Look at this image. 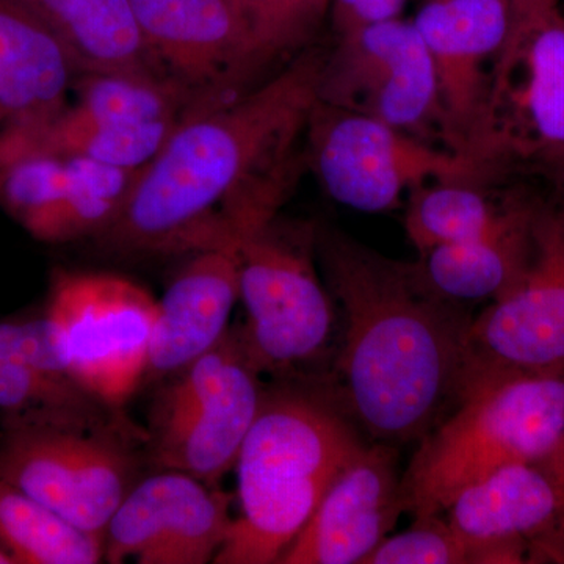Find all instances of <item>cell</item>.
<instances>
[{
  "label": "cell",
  "mask_w": 564,
  "mask_h": 564,
  "mask_svg": "<svg viewBox=\"0 0 564 564\" xmlns=\"http://www.w3.org/2000/svg\"><path fill=\"white\" fill-rule=\"evenodd\" d=\"M326 52L307 50L272 79L188 113L140 170L102 242L126 252H192L251 210H280L299 172Z\"/></svg>",
  "instance_id": "1"
},
{
  "label": "cell",
  "mask_w": 564,
  "mask_h": 564,
  "mask_svg": "<svg viewBox=\"0 0 564 564\" xmlns=\"http://www.w3.org/2000/svg\"><path fill=\"white\" fill-rule=\"evenodd\" d=\"M317 258L344 317L333 397L375 443L419 441L458 404L467 306L433 291L417 262L317 228Z\"/></svg>",
  "instance_id": "2"
},
{
  "label": "cell",
  "mask_w": 564,
  "mask_h": 564,
  "mask_svg": "<svg viewBox=\"0 0 564 564\" xmlns=\"http://www.w3.org/2000/svg\"><path fill=\"white\" fill-rule=\"evenodd\" d=\"M364 445L332 392L296 384L265 389L234 467L240 516L214 563H280Z\"/></svg>",
  "instance_id": "3"
},
{
  "label": "cell",
  "mask_w": 564,
  "mask_h": 564,
  "mask_svg": "<svg viewBox=\"0 0 564 564\" xmlns=\"http://www.w3.org/2000/svg\"><path fill=\"white\" fill-rule=\"evenodd\" d=\"M564 433V369L480 377L419 440L402 475L404 511L441 514L466 486L511 464L540 463Z\"/></svg>",
  "instance_id": "4"
},
{
  "label": "cell",
  "mask_w": 564,
  "mask_h": 564,
  "mask_svg": "<svg viewBox=\"0 0 564 564\" xmlns=\"http://www.w3.org/2000/svg\"><path fill=\"white\" fill-rule=\"evenodd\" d=\"M564 0H511L492 66L489 152L508 173L540 176L564 203Z\"/></svg>",
  "instance_id": "5"
},
{
  "label": "cell",
  "mask_w": 564,
  "mask_h": 564,
  "mask_svg": "<svg viewBox=\"0 0 564 564\" xmlns=\"http://www.w3.org/2000/svg\"><path fill=\"white\" fill-rule=\"evenodd\" d=\"M317 228L278 215L245 232L240 300L245 347L259 372L289 377L325 355L334 300L317 269Z\"/></svg>",
  "instance_id": "6"
},
{
  "label": "cell",
  "mask_w": 564,
  "mask_h": 564,
  "mask_svg": "<svg viewBox=\"0 0 564 564\" xmlns=\"http://www.w3.org/2000/svg\"><path fill=\"white\" fill-rule=\"evenodd\" d=\"M115 413L6 423L0 478L104 540L137 484L132 433Z\"/></svg>",
  "instance_id": "7"
},
{
  "label": "cell",
  "mask_w": 564,
  "mask_h": 564,
  "mask_svg": "<svg viewBox=\"0 0 564 564\" xmlns=\"http://www.w3.org/2000/svg\"><path fill=\"white\" fill-rule=\"evenodd\" d=\"M261 375L240 325L232 326L159 397L147 437L152 462L217 486L236 467L261 408Z\"/></svg>",
  "instance_id": "8"
},
{
  "label": "cell",
  "mask_w": 564,
  "mask_h": 564,
  "mask_svg": "<svg viewBox=\"0 0 564 564\" xmlns=\"http://www.w3.org/2000/svg\"><path fill=\"white\" fill-rule=\"evenodd\" d=\"M159 302L124 276L58 272L46 317L69 377L118 411L147 380Z\"/></svg>",
  "instance_id": "9"
},
{
  "label": "cell",
  "mask_w": 564,
  "mask_h": 564,
  "mask_svg": "<svg viewBox=\"0 0 564 564\" xmlns=\"http://www.w3.org/2000/svg\"><path fill=\"white\" fill-rule=\"evenodd\" d=\"M307 154L323 188L348 209H395L404 192L429 180H496L474 159L437 150L430 141L356 111L321 101L306 129Z\"/></svg>",
  "instance_id": "10"
},
{
  "label": "cell",
  "mask_w": 564,
  "mask_h": 564,
  "mask_svg": "<svg viewBox=\"0 0 564 564\" xmlns=\"http://www.w3.org/2000/svg\"><path fill=\"white\" fill-rule=\"evenodd\" d=\"M318 99L417 137L443 140L432 57L413 21L370 22L336 35Z\"/></svg>",
  "instance_id": "11"
},
{
  "label": "cell",
  "mask_w": 564,
  "mask_h": 564,
  "mask_svg": "<svg viewBox=\"0 0 564 564\" xmlns=\"http://www.w3.org/2000/svg\"><path fill=\"white\" fill-rule=\"evenodd\" d=\"M466 348L464 388L494 373L564 369V206L554 196L538 204L525 272L474 315Z\"/></svg>",
  "instance_id": "12"
},
{
  "label": "cell",
  "mask_w": 564,
  "mask_h": 564,
  "mask_svg": "<svg viewBox=\"0 0 564 564\" xmlns=\"http://www.w3.org/2000/svg\"><path fill=\"white\" fill-rule=\"evenodd\" d=\"M511 18V0H425L413 20L436 74L444 143L496 174L502 173L489 154V98Z\"/></svg>",
  "instance_id": "13"
},
{
  "label": "cell",
  "mask_w": 564,
  "mask_h": 564,
  "mask_svg": "<svg viewBox=\"0 0 564 564\" xmlns=\"http://www.w3.org/2000/svg\"><path fill=\"white\" fill-rule=\"evenodd\" d=\"M155 68L212 106L243 93L265 66L232 0H131Z\"/></svg>",
  "instance_id": "14"
},
{
  "label": "cell",
  "mask_w": 564,
  "mask_h": 564,
  "mask_svg": "<svg viewBox=\"0 0 564 564\" xmlns=\"http://www.w3.org/2000/svg\"><path fill=\"white\" fill-rule=\"evenodd\" d=\"M229 497L180 470L133 485L104 534V562L214 563L231 532Z\"/></svg>",
  "instance_id": "15"
},
{
  "label": "cell",
  "mask_w": 564,
  "mask_h": 564,
  "mask_svg": "<svg viewBox=\"0 0 564 564\" xmlns=\"http://www.w3.org/2000/svg\"><path fill=\"white\" fill-rule=\"evenodd\" d=\"M403 511L395 447L364 445L278 564H364Z\"/></svg>",
  "instance_id": "16"
},
{
  "label": "cell",
  "mask_w": 564,
  "mask_h": 564,
  "mask_svg": "<svg viewBox=\"0 0 564 564\" xmlns=\"http://www.w3.org/2000/svg\"><path fill=\"white\" fill-rule=\"evenodd\" d=\"M77 73L24 0H0V165L31 151L66 110Z\"/></svg>",
  "instance_id": "17"
},
{
  "label": "cell",
  "mask_w": 564,
  "mask_h": 564,
  "mask_svg": "<svg viewBox=\"0 0 564 564\" xmlns=\"http://www.w3.org/2000/svg\"><path fill=\"white\" fill-rule=\"evenodd\" d=\"M237 228L220 242L192 252L159 302L147 380L173 377L220 343L240 300L245 232Z\"/></svg>",
  "instance_id": "18"
},
{
  "label": "cell",
  "mask_w": 564,
  "mask_h": 564,
  "mask_svg": "<svg viewBox=\"0 0 564 564\" xmlns=\"http://www.w3.org/2000/svg\"><path fill=\"white\" fill-rule=\"evenodd\" d=\"M441 516L484 545L489 564L532 562L558 521V489L541 463L511 464L466 486Z\"/></svg>",
  "instance_id": "19"
},
{
  "label": "cell",
  "mask_w": 564,
  "mask_h": 564,
  "mask_svg": "<svg viewBox=\"0 0 564 564\" xmlns=\"http://www.w3.org/2000/svg\"><path fill=\"white\" fill-rule=\"evenodd\" d=\"M540 196L510 193L496 225L477 239L421 256L419 269L434 292L469 306L491 303L519 281L532 258L533 221Z\"/></svg>",
  "instance_id": "20"
},
{
  "label": "cell",
  "mask_w": 564,
  "mask_h": 564,
  "mask_svg": "<svg viewBox=\"0 0 564 564\" xmlns=\"http://www.w3.org/2000/svg\"><path fill=\"white\" fill-rule=\"evenodd\" d=\"M0 411L6 423L110 413L69 377L46 317L0 323Z\"/></svg>",
  "instance_id": "21"
},
{
  "label": "cell",
  "mask_w": 564,
  "mask_h": 564,
  "mask_svg": "<svg viewBox=\"0 0 564 564\" xmlns=\"http://www.w3.org/2000/svg\"><path fill=\"white\" fill-rule=\"evenodd\" d=\"M24 2L61 41L77 76L121 70L162 74L147 50L131 0Z\"/></svg>",
  "instance_id": "22"
},
{
  "label": "cell",
  "mask_w": 564,
  "mask_h": 564,
  "mask_svg": "<svg viewBox=\"0 0 564 564\" xmlns=\"http://www.w3.org/2000/svg\"><path fill=\"white\" fill-rule=\"evenodd\" d=\"M76 102L61 120L74 124H135L182 120L198 110L176 82L159 73L80 74L74 80Z\"/></svg>",
  "instance_id": "23"
},
{
  "label": "cell",
  "mask_w": 564,
  "mask_h": 564,
  "mask_svg": "<svg viewBox=\"0 0 564 564\" xmlns=\"http://www.w3.org/2000/svg\"><path fill=\"white\" fill-rule=\"evenodd\" d=\"M0 544L14 564H96L104 540L0 478Z\"/></svg>",
  "instance_id": "24"
},
{
  "label": "cell",
  "mask_w": 564,
  "mask_h": 564,
  "mask_svg": "<svg viewBox=\"0 0 564 564\" xmlns=\"http://www.w3.org/2000/svg\"><path fill=\"white\" fill-rule=\"evenodd\" d=\"M510 193L496 202L478 181H436L411 193L404 231L419 258L434 250L484 236L496 225Z\"/></svg>",
  "instance_id": "25"
},
{
  "label": "cell",
  "mask_w": 564,
  "mask_h": 564,
  "mask_svg": "<svg viewBox=\"0 0 564 564\" xmlns=\"http://www.w3.org/2000/svg\"><path fill=\"white\" fill-rule=\"evenodd\" d=\"M66 161L68 191L43 242L65 243L82 237L102 236L120 217L141 170L121 169L85 158H66Z\"/></svg>",
  "instance_id": "26"
},
{
  "label": "cell",
  "mask_w": 564,
  "mask_h": 564,
  "mask_svg": "<svg viewBox=\"0 0 564 564\" xmlns=\"http://www.w3.org/2000/svg\"><path fill=\"white\" fill-rule=\"evenodd\" d=\"M182 120L74 124L58 118L31 151L91 159L121 169L140 170L159 154Z\"/></svg>",
  "instance_id": "27"
},
{
  "label": "cell",
  "mask_w": 564,
  "mask_h": 564,
  "mask_svg": "<svg viewBox=\"0 0 564 564\" xmlns=\"http://www.w3.org/2000/svg\"><path fill=\"white\" fill-rule=\"evenodd\" d=\"M68 184L66 158L44 151L25 152L0 165V207L35 239L43 240Z\"/></svg>",
  "instance_id": "28"
},
{
  "label": "cell",
  "mask_w": 564,
  "mask_h": 564,
  "mask_svg": "<svg viewBox=\"0 0 564 564\" xmlns=\"http://www.w3.org/2000/svg\"><path fill=\"white\" fill-rule=\"evenodd\" d=\"M256 51L270 63L304 50L332 14L333 0H232Z\"/></svg>",
  "instance_id": "29"
},
{
  "label": "cell",
  "mask_w": 564,
  "mask_h": 564,
  "mask_svg": "<svg viewBox=\"0 0 564 564\" xmlns=\"http://www.w3.org/2000/svg\"><path fill=\"white\" fill-rule=\"evenodd\" d=\"M414 521L404 532L386 538L364 564H488L484 545L456 533L443 516Z\"/></svg>",
  "instance_id": "30"
},
{
  "label": "cell",
  "mask_w": 564,
  "mask_h": 564,
  "mask_svg": "<svg viewBox=\"0 0 564 564\" xmlns=\"http://www.w3.org/2000/svg\"><path fill=\"white\" fill-rule=\"evenodd\" d=\"M408 0H333L332 20L336 35L402 14Z\"/></svg>",
  "instance_id": "31"
},
{
  "label": "cell",
  "mask_w": 564,
  "mask_h": 564,
  "mask_svg": "<svg viewBox=\"0 0 564 564\" xmlns=\"http://www.w3.org/2000/svg\"><path fill=\"white\" fill-rule=\"evenodd\" d=\"M540 463L551 475L556 489H558L560 516L554 532L549 534L547 540L538 549L536 562L551 560V562L564 563V433L556 443L554 451Z\"/></svg>",
  "instance_id": "32"
},
{
  "label": "cell",
  "mask_w": 564,
  "mask_h": 564,
  "mask_svg": "<svg viewBox=\"0 0 564 564\" xmlns=\"http://www.w3.org/2000/svg\"><path fill=\"white\" fill-rule=\"evenodd\" d=\"M0 564H14L13 558L9 555V552L0 544Z\"/></svg>",
  "instance_id": "33"
},
{
  "label": "cell",
  "mask_w": 564,
  "mask_h": 564,
  "mask_svg": "<svg viewBox=\"0 0 564 564\" xmlns=\"http://www.w3.org/2000/svg\"><path fill=\"white\" fill-rule=\"evenodd\" d=\"M3 124V121H2V115H0V126Z\"/></svg>",
  "instance_id": "34"
},
{
  "label": "cell",
  "mask_w": 564,
  "mask_h": 564,
  "mask_svg": "<svg viewBox=\"0 0 564 564\" xmlns=\"http://www.w3.org/2000/svg\"><path fill=\"white\" fill-rule=\"evenodd\" d=\"M562 204H563V206H564V203H562Z\"/></svg>",
  "instance_id": "35"
}]
</instances>
